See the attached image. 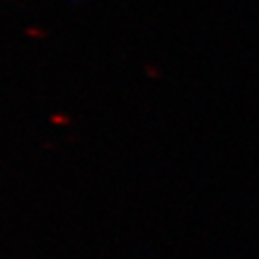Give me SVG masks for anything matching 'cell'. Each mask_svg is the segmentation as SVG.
I'll list each match as a JSON object with an SVG mask.
<instances>
[{
	"label": "cell",
	"instance_id": "cell-1",
	"mask_svg": "<svg viewBox=\"0 0 259 259\" xmlns=\"http://www.w3.org/2000/svg\"><path fill=\"white\" fill-rule=\"evenodd\" d=\"M52 121H58V123H62V121H67V117H60V115H54V117H52Z\"/></svg>",
	"mask_w": 259,
	"mask_h": 259
}]
</instances>
